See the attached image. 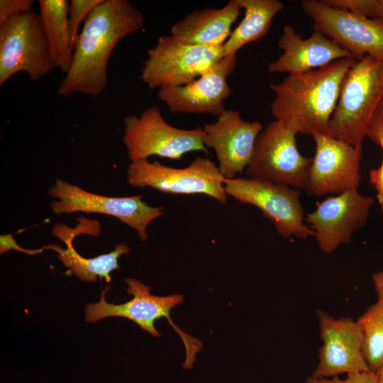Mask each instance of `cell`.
I'll list each match as a JSON object with an SVG mask.
<instances>
[{
  "mask_svg": "<svg viewBox=\"0 0 383 383\" xmlns=\"http://www.w3.org/2000/svg\"><path fill=\"white\" fill-rule=\"evenodd\" d=\"M379 146L382 152V161L379 167L372 169L369 172L370 182L377 192L376 198L380 210L383 212V140L380 141Z\"/></svg>",
  "mask_w": 383,
  "mask_h": 383,
  "instance_id": "f1b7e54d",
  "label": "cell"
},
{
  "mask_svg": "<svg viewBox=\"0 0 383 383\" xmlns=\"http://www.w3.org/2000/svg\"><path fill=\"white\" fill-rule=\"evenodd\" d=\"M224 189L228 196L258 208L281 236L314 237V232L305 222L301 190L250 177L225 179Z\"/></svg>",
  "mask_w": 383,
  "mask_h": 383,
  "instance_id": "9c48e42d",
  "label": "cell"
},
{
  "mask_svg": "<svg viewBox=\"0 0 383 383\" xmlns=\"http://www.w3.org/2000/svg\"><path fill=\"white\" fill-rule=\"evenodd\" d=\"M10 250H16L21 251L23 253L28 254V255H36L41 253L43 250V248H40L38 250H30V249H24L21 247H20L16 242V240L13 239L12 235L8 234V235H1L0 237V252L1 254L5 253L8 252Z\"/></svg>",
  "mask_w": 383,
  "mask_h": 383,
  "instance_id": "f546056e",
  "label": "cell"
},
{
  "mask_svg": "<svg viewBox=\"0 0 383 383\" xmlns=\"http://www.w3.org/2000/svg\"><path fill=\"white\" fill-rule=\"evenodd\" d=\"M374 203L371 196L348 191L321 201L305 216V222L314 232L321 251L331 254L352 241L353 233L365 225Z\"/></svg>",
  "mask_w": 383,
  "mask_h": 383,
  "instance_id": "5bb4252c",
  "label": "cell"
},
{
  "mask_svg": "<svg viewBox=\"0 0 383 383\" xmlns=\"http://www.w3.org/2000/svg\"><path fill=\"white\" fill-rule=\"evenodd\" d=\"M127 284V293L133 295L130 301L121 304H109L106 301L107 289L102 290L99 302L89 304L85 308L86 321L96 323L107 317H123L128 318L140 328L154 336H160L155 327V321L162 317L168 319L170 324L182 338L186 350V358L183 362L184 369H191L196 360V354L201 350L202 343L196 338L188 335L177 326L170 318V311L183 301L181 294L165 296L150 294L151 287L133 279H124Z\"/></svg>",
  "mask_w": 383,
  "mask_h": 383,
  "instance_id": "5b68a950",
  "label": "cell"
},
{
  "mask_svg": "<svg viewBox=\"0 0 383 383\" xmlns=\"http://www.w3.org/2000/svg\"><path fill=\"white\" fill-rule=\"evenodd\" d=\"M282 54L268 65L272 73L294 74L328 65L336 60L353 58L337 43L321 32L314 30L303 39L290 25H285L277 42Z\"/></svg>",
  "mask_w": 383,
  "mask_h": 383,
  "instance_id": "ac0fdd59",
  "label": "cell"
},
{
  "mask_svg": "<svg viewBox=\"0 0 383 383\" xmlns=\"http://www.w3.org/2000/svg\"><path fill=\"white\" fill-rule=\"evenodd\" d=\"M48 194L55 199L50 202L54 214L84 212L111 216L135 231L143 242L148 239L147 228L150 223L165 213L162 206L148 205L140 195L126 197L101 196L60 179L56 180Z\"/></svg>",
  "mask_w": 383,
  "mask_h": 383,
  "instance_id": "8fae6325",
  "label": "cell"
},
{
  "mask_svg": "<svg viewBox=\"0 0 383 383\" xmlns=\"http://www.w3.org/2000/svg\"><path fill=\"white\" fill-rule=\"evenodd\" d=\"M244 17L223 45L224 56L236 55L247 44L268 33L275 16L284 8L278 0H237Z\"/></svg>",
  "mask_w": 383,
  "mask_h": 383,
  "instance_id": "7402d4cb",
  "label": "cell"
},
{
  "mask_svg": "<svg viewBox=\"0 0 383 383\" xmlns=\"http://www.w3.org/2000/svg\"><path fill=\"white\" fill-rule=\"evenodd\" d=\"M362 333V353L369 370L383 365V301H377L357 319Z\"/></svg>",
  "mask_w": 383,
  "mask_h": 383,
  "instance_id": "603a6c76",
  "label": "cell"
},
{
  "mask_svg": "<svg viewBox=\"0 0 383 383\" xmlns=\"http://www.w3.org/2000/svg\"><path fill=\"white\" fill-rule=\"evenodd\" d=\"M123 125V143L131 162L152 155L180 160L190 152H208L204 144L203 128L174 127L165 120L156 106L145 109L140 116H126Z\"/></svg>",
  "mask_w": 383,
  "mask_h": 383,
  "instance_id": "277c9868",
  "label": "cell"
},
{
  "mask_svg": "<svg viewBox=\"0 0 383 383\" xmlns=\"http://www.w3.org/2000/svg\"><path fill=\"white\" fill-rule=\"evenodd\" d=\"M54 69L38 13L31 10L0 26V85L18 72L34 82Z\"/></svg>",
  "mask_w": 383,
  "mask_h": 383,
  "instance_id": "30bf717a",
  "label": "cell"
},
{
  "mask_svg": "<svg viewBox=\"0 0 383 383\" xmlns=\"http://www.w3.org/2000/svg\"><path fill=\"white\" fill-rule=\"evenodd\" d=\"M366 137L377 145L383 140V96L374 110L368 123Z\"/></svg>",
  "mask_w": 383,
  "mask_h": 383,
  "instance_id": "83f0119b",
  "label": "cell"
},
{
  "mask_svg": "<svg viewBox=\"0 0 383 383\" xmlns=\"http://www.w3.org/2000/svg\"><path fill=\"white\" fill-rule=\"evenodd\" d=\"M383 96V60L365 56L348 70L329 123L332 138L361 145L370 120Z\"/></svg>",
  "mask_w": 383,
  "mask_h": 383,
  "instance_id": "3957f363",
  "label": "cell"
},
{
  "mask_svg": "<svg viewBox=\"0 0 383 383\" xmlns=\"http://www.w3.org/2000/svg\"><path fill=\"white\" fill-rule=\"evenodd\" d=\"M141 11L128 0H104L89 14L79 32L70 67L57 94L97 96L106 88L113 50L128 35L144 25Z\"/></svg>",
  "mask_w": 383,
  "mask_h": 383,
  "instance_id": "6da1fadb",
  "label": "cell"
},
{
  "mask_svg": "<svg viewBox=\"0 0 383 383\" xmlns=\"http://www.w3.org/2000/svg\"><path fill=\"white\" fill-rule=\"evenodd\" d=\"M80 231L69 228L62 224H55L52 233L64 241L66 248L57 245H48L43 247V249L55 251L57 258L68 269V272L73 273L81 281L95 282L99 277H104L109 283L111 281V272L119 268V257L128 254L130 252L129 248L125 243H120L109 253L94 258H85L76 251L72 245L74 238L82 233Z\"/></svg>",
  "mask_w": 383,
  "mask_h": 383,
  "instance_id": "ffe728a7",
  "label": "cell"
},
{
  "mask_svg": "<svg viewBox=\"0 0 383 383\" xmlns=\"http://www.w3.org/2000/svg\"><path fill=\"white\" fill-rule=\"evenodd\" d=\"M223 57V46L192 45L179 41L171 35H162L148 50L140 79L150 89L183 86Z\"/></svg>",
  "mask_w": 383,
  "mask_h": 383,
  "instance_id": "8992f818",
  "label": "cell"
},
{
  "mask_svg": "<svg viewBox=\"0 0 383 383\" xmlns=\"http://www.w3.org/2000/svg\"><path fill=\"white\" fill-rule=\"evenodd\" d=\"M33 3V0H1L0 26L11 18L30 11Z\"/></svg>",
  "mask_w": 383,
  "mask_h": 383,
  "instance_id": "484cf974",
  "label": "cell"
},
{
  "mask_svg": "<svg viewBox=\"0 0 383 383\" xmlns=\"http://www.w3.org/2000/svg\"><path fill=\"white\" fill-rule=\"evenodd\" d=\"M262 128L260 122L245 121L233 109H226L214 123L204 125V144L215 151L225 179L236 178L246 169Z\"/></svg>",
  "mask_w": 383,
  "mask_h": 383,
  "instance_id": "e0dca14e",
  "label": "cell"
},
{
  "mask_svg": "<svg viewBox=\"0 0 383 383\" xmlns=\"http://www.w3.org/2000/svg\"><path fill=\"white\" fill-rule=\"evenodd\" d=\"M372 280L377 301H383V270L373 273Z\"/></svg>",
  "mask_w": 383,
  "mask_h": 383,
  "instance_id": "4dcf8cb0",
  "label": "cell"
},
{
  "mask_svg": "<svg viewBox=\"0 0 383 383\" xmlns=\"http://www.w3.org/2000/svg\"><path fill=\"white\" fill-rule=\"evenodd\" d=\"M332 6L383 21V0H323Z\"/></svg>",
  "mask_w": 383,
  "mask_h": 383,
  "instance_id": "d4e9b609",
  "label": "cell"
},
{
  "mask_svg": "<svg viewBox=\"0 0 383 383\" xmlns=\"http://www.w3.org/2000/svg\"><path fill=\"white\" fill-rule=\"evenodd\" d=\"M357 60L344 58L323 67L289 74L271 84L274 94L271 113L296 134L329 135V123L336 108L341 86Z\"/></svg>",
  "mask_w": 383,
  "mask_h": 383,
  "instance_id": "7a4b0ae2",
  "label": "cell"
},
{
  "mask_svg": "<svg viewBox=\"0 0 383 383\" xmlns=\"http://www.w3.org/2000/svg\"><path fill=\"white\" fill-rule=\"evenodd\" d=\"M301 7L322 33L356 60L365 56L383 60V21L332 6L323 1L304 0Z\"/></svg>",
  "mask_w": 383,
  "mask_h": 383,
  "instance_id": "7c38bea8",
  "label": "cell"
},
{
  "mask_svg": "<svg viewBox=\"0 0 383 383\" xmlns=\"http://www.w3.org/2000/svg\"><path fill=\"white\" fill-rule=\"evenodd\" d=\"M296 135L278 120L262 128L245 169L248 177L304 190L312 157L299 152Z\"/></svg>",
  "mask_w": 383,
  "mask_h": 383,
  "instance_id": "52a82bcc",
  "label": "cell"
},
{
  "mask_svg": "<svg viewBox=\"0 0 383 383\" xmlns=\"http://www.w3.org/2000/svg\"><path fill=\"white\" fill-rule=\"evenodd\" d=\"M104 0H71L68 8V21L72 45L74 48L79 35V28L91 11Z\"/></svg>",
  "mask_w": 383,
  "mask_h": 383,
  "instance_id": "cb8c5ba5",
  "label": "cell"
},
{
  "mask_svg": "<svg viewBox=\"0 0 383 383\" xmlns=\"http://www.w3.org/2000/svg\"><path fill=\"white\" fill-rule=\"evenodd\" d=\"M225 177L210 159L196 157L186 167L174 168L148 159L131 162L127 182L134 187H151L176 194H201L221 204L227 201Z\"/></svg>",
  "mask_w": 383,
  "mask_h": 383,
  "instance_id": "ba28073f",
  "label": "cell"
},
{
  "mask_svg": "<svg viewBox=\"0 0 383 383\" xmlns=\"http://www.w3.org/2000/svg\"><path fill=\"white\" fill-rule=\"evenodd\" d=\"M236 55L224 56L199 77L183 86L158 89L157 96L172 113L219 116L231 89L228 77L233 72Z\"/></svg>",
  "mask_w": 383,
  "mask_h": 383,
  "instance_id": "9a60e30c",
  "label": "cell"
},
{
  "mask_svg": "<svg viewBox=\"0 0 383 383\" xmlns=\"http://www.w3.org/2000/svg\"><path fill=\"white\" fill-rule=\"evenodd\" d=\"M237 0L222 8L194 11L176 22L170 35L184 43L211 47L223 46L231 33V26L240 15Z\"/></svg>",
  "mask_w": 383,
  "mask_h": 383,
  "instance_id": "d6986e66",
  "label": "cell"
},
{
  "mask_svg": "<svg viewBox=\"0 0 383 383\" xmlns=\"http://www.w3.org/2000/svg\"><path fill=\"white\" fill-rule=\"evenodd\" d=\"M306 383H378L375 372L365 371L347 374L346 378L340 379L338 377L331 378L316 379L311 376L307 377Z\"/></svg>",
  "mask_w": 383,
  "mask_h": 383,
  "instance_id": "4316f807",
  "label": "cell"
},
{
  "mask_svg": "<svg viewBox=\"0 0 383 383\" xmlns=\"http://www.w3.org/2000/svg\"><path fill=\"white\" fill-rule=\"evenodd\" d=\"M38 13L48 51L55 68L66 74L71 65L73 48L68 21L67 0H39Z\"/></svg>",
  "mask_w": 383,
  "mask_h": 383,
  "instance_id": "44dd1931",
  "label": "cell"
},
{
  "mask_svg": "<svg viewBox=\"0 0 383 383\" xmlns=\"http://www.w3.org/2000/svg\"><path fill=\"white\" fill-rule=\"evenodd\" d=\"M377 382L383 383V365L375 372Z\"/></svg>",
  "mask_w": 383,
  "mask_h": 383,
  "instance_id": "1f68e13d",
  "label": "cell"
},
{
  "mask_svg": "<svg viewBox=\"0 0 383 383\" xmlns=\"http://www.w3.org/2000/svg\"><path fill=\"white\" fill-rule=\"evenodd\" d=\"M317 315L322 345L311 377L324 379L370 371L362 353V333L358 323L350 318L336 319L322 311Z\"/></svg>",
  "mask_w": 383,
  "mask_h": 383,
  "instance_id": "2e32d148",
  "label": "cell"
},
{
  "mask_svg": "<svg viewBox=\"0 0 383 383\" xmlns=\"http://www.w3.org/2000/svg\"><path fill=\"white\" fill-rule=\"evenodd\" d=\"M312 137L315 154L304 191L311 196H323L357 190L361 179L362 145L353 146L330 135Z\"/></svg>",
  "mask_w": 383,
  "mask_h": 383,
  "instance_id": "4fadbf2b",
  "label": "cell"
}]
</instances>
